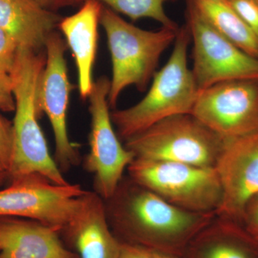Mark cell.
<instances>
[{
    "mask_svg": "<svg viewBox=\"0 0 258 258\" xmlns=\"http://www.w3.org/2000/svg\"><path fill=\"white\" fill-rule=\"evenodd\" d=\"M103 200L108 225L120 242L181 257L217 214L177 208L128 176Z\"/></svg>",
    "mask_w": 258,
    "mask_h": 258,
    "instance_id": "cell-1",
    "label": "cell"
},
{
    "mask_svg": "<svg viewBox=\"0 0 258 258\" xmlns=\"http://www.w3.org/2000/svg\"><path fill=\"white\" fill-rule=\"evenodd\" d=\"M45 52H34L18 49L13 71L15 101L13 120L15 151L8 179L38 174L55 183L64 185V179L53 158L50 156L37 113V86L45 67Z\"/></svg>",
    "mask_w": 258,
    "mask_h": 258,
    "instance_id": "cell-2",
    "label": "cell"
},
{
    "mask_svg": "<svg viewBox=\"0 0 258 258\" xmlns=\"http://www.w3.org/2000/svg\"><path fill=\"white\" fill-rule=\"evenodd\" d=\"M190 41L187 26L179 28L169 60L154 74L143 99L130 108L111 112L118 138L124 142L168 117L191 114L199 90L188 66Z\"/></svg>",
    "mask_w": 258,
    "mask_h": 258,
    "instance_id": "cell-3",
    "label": "cell"
},
{
    "mask_svg": "<svg viewBox=\"0 0 258 258\" xmlns=\"http://www.w3.org/2000/svg\"><path fill=\"white\" fill-rule=\"evenodd\" d=\"M100 24L111 53L112 78L108 101L114 109L120 95L128 86L144 92L156 74L161 56L175 41L178 30L163 28L149 31L120 18L103 6Z\"/></svg>",
    "mask_w": 258,
    "mask_h": 258,
    "instance_id": "cell-4",
    "label": "cell"
},
{
    "mask_svg": "<svg viewBox=\"0 0 258 258\" xmlns=\"http://www.w3.org/2000/svg\"><path fill=\"white\" fill-rule=\"evenodd\" d=\"M225 139L191 114L157 122L124 141L135 159L215 168Z\"/></svg>",
    "mask_w": 258,
    "mask_h": 258,
    "instance_id": "cell-5",
    "label": "cell"
},
{
    "mask_svg": "<svg viewBox=\"0 0 258 258\" xmlns=\"http://www.w3.org/2000/svg\"><path fill=\"white\" fill-rule=\"evenodd\" d=\"M126 170L131 179L177 208L217 213L221 205L222 185L215 168L134 159Z\"/></svg>",
    "mask_w": 258,
    "mask_h": 258,
    "instance_id": "cell-6",
    "label": "cell"
},
{
    "mask_svg": "<svg viewBox=\"0 0 258 258\" xmlns=\"http://www.w3.org/2000/svg\"><path fill=\"white\" fill-rule=\"evenodd\" d=\"M186 26L193 42L194 79L200 91L225 81L258 80V59L222 36L187 0Z\"/></svg>",
    "mask_w": 258,
    "mask_h": 258,
    "instance_id": "cell-7",
    "label": "cell"
},
{
    "mask_svg": "<svg viewBox=\"0 0 258 258\" xmlns=\"http://www.w3.org/2000/svg\"><path fill=\"white\" fill-rule=\"evenodd\" d=\"M0 189V217L35 220L60 232L81 205L87 190L81 185H60L38 174L11 180Z\"/></svg>",
    "mask_w": 258,
    "mask_h": 258,
    "instance_id": "cell-8",
    "label": "cell"
},
{
    "mask_svg": "<svg viewBox=\"0 0 258 258\" xmlns=\"http://www.w3.org/2000/svg\"><path fill=\"white\" fill-rule=\"evenodd\" d=\"M110 80L105 76L93 83L89 100L91 114L90 150L83 161L85 170L92 174L93 191L103 200L109 198L135 159L120 143L112 123L108 97Z\"/></svg>",
    "mask_w": 258,
    "mask_h": 258,
    "instance_id": "cell-9",
    "label": "cell"
},
{
    "mask_svg": "<svg viewBox=\"0 0 258 258\" xmlns=\"http://www.w3.org/2000/svg\"><path fill=\"white\" fill-rule=\"evenodd\" d=\"M68 45L57 32L47 39L46 56L36 93L37 113L39 118L47 115L55 139L54 160L60 170L68 172L81 163L77 148L70 141L67 128L70 94L72 86L68 74L66 55Z\"/></svg>",
    "mask_w": 258,
    "mask_h": 258,
    "instance_id": "cell-10",
    "label": "cell"
},
{
    "mask_svg": "<svg viewBox=\"0 0 258 258\" xmlns=\"http://www.w3.org/2000/svg\"><path fill=\"white\" fill-rule=\"evenodd\" d=\"M191 114L225 139L258 134V80H234L200 91Z\"/></svg>",
    "mask_w": 258,
    "mask_h": 258,
    "instance_id": "cell-11",
    "label": "cell"
},
{
    "mask_svg": "<svg viewBox=\"0 0 258 258\" xmlns=\"http://www.w3.org/2000/svg\"><path fill=\"white\" fill-rule=\"evenodd\" d=\"M215 169L222 189L217 215L240 223L244 209L258 193V134L225 139Z\"/></svg>",
    "mask_w": 258,
    "mask_h": 258,
    "instance_id": "cell-12",
    "label": "cell"
},
{
    "mask_svg": "<svg viewBox=\"0 0 258 258\" xmlns=\"http://www.w3.org/2000/svg\"><path fill=\"white\" fill-rule=\"evenodd\" d=\"M61 240L78 258H118L121 242L107 220L104 200L94 191L83 195L74 216L60 231Z\"/></svg>",
    "mask_w": 258,
    "mask_h": 258,
    "instance_id": "cell-13",
    "label": "cell"
},
{
    "mask_svg": "<svg viewBox=\"0 0 258 258\" xmlns=\"http://www.w3.org/2000/svg\"><path fill=\"white\" fill-rule=\"evenodd\" d=\"M0 258H78L60 232L35 220L0 217Z\"/></svg>",
    "mask_w": 258,
    "mask_h": 258,
    "instance_id": "cell-14",
    "label": "cell"
},
{
    "mask_svg": "<svg viewBox=\"0 0 258 258\" xmlns=\"http://www.w3.org/2000/svg\"><path fill=\"white\" fill-rule=\"evenodd\" d=\"M103 5L96 0H86L81 9L62 18L58 25L76 62L80 95L88 99L92 91L93 70L98 48V25Z\"/></svg>",
    "mask_w": 258,
    "mask_h": 258,
    "instance_id": "cell-15",
    "label": "cell"
},
{
    "mask_svg": "<svg viewBox=\"0 0 258 258\" xmlns=\"http://www.w3.org/2000/svg\"><path fill=\"white\" fill-rule=\"evenodd\" d=\"M62 18L35 0H0V28L18 49L40 52Z\"/></svg>",
    "mask_w": 258,
    "mask_h": 258,
    "instance_id": "cell-16",
    "label": "cell"
},
{
    "mask_svg": "<svg viewBox=\"0 0 258 258\" xmlns=\"http://www.w3.org/2000/svg\"><path fill=\"white\" fill-rule=\"evenodd\" d=\"M184 258H258V243L240 222L219 216L191 240Z\"/></svg>",
    "mask_w": 258,
    "mask_h": 258,
    "instance_id": "cell-17",
    "label": "cell"
},
{
    "mask_svg": "<svg viewBox=\"0 0 258 258\" xmlns=\"http://www.w3.org/2000/svg\"><path fill=\"white\" fill-rule=\"evenodd\" d=\"M204 18L227 40L258 59V35L227 3L192 0Z\"/></svg>",
    "mask_w": 258,
    "mask_h": 258,
    "instance_id": "cell-18",
    "label": "cell"
},
{
    "mask_svg": "<svg viewBox=\"0 0 258 258\" xmlns=\"http://www.w3.org/2000/svg\"><path fill=\"white\" fill-rule=\"evenodd\" d=\"M86 0H62L61 7L84 3ZM106 5L115 13L126 15L136 21L143 18H150L161 24L163 28L178 30L177 24L171 20L164 10V5L170 0H96Z\"/></svg>",
    "mask_w": 258,
    "mask_h": 258,
    "instance_id": "cell-19",
    "label": "cell"
},
{
    "mask_svg": "<svg viewBox=\"0 0 258 258\" xmlns=\"http://www.w3.org/2000/svg\"><path fill=\"white\" fill-rule=\"evenodd\" d=\"M15 151L13 122L0 114V172L8 174Z\"/></svg>",
    "mask_w": 258,
    "mask_h": 258,
    "instance_id": "cell-20",
    "label": "cell"
},
{
    "mask_svg": "<svg viewBox=\"0 0 258 258\" xmlns=\"http://www.w3.org/2000/svg\"><path fill=\"white\" fill-rule=\"evenodd\" d=\"M227 4L258 35V0H227Z\"/></svg>",
    "mask_w": 258,
    "mask_h": 258,
    "instance_id": "cell-21",
    "label": "cell"
},
{
    "mask_svg": "<svg viewBox=\"0 0 258 258\" xmlns=\"http://www.w3.org/2000/svg\"><path fill=\"white\" fill-rule=\"evenodd\" d=\"M18 47L14 40L0 28V70L10 73L14 67Z\"/></svg>",
    "mask_w": 258,
    "mask_h": 258,
    "instance_id": "cell-22",
    "label": "cell"
},
{
    "mask_svg": "<svg viewBox=\"0 0 258 258\" xmlns=\"http://www.w3.org/2000/svg\"><path fill=\"white\" fill-rule=\"evenodd\" d=\"M13 81L9 73L0 70V111H15Z\"/></svg>",
    "mask_w": 258,
    "mask_h": 258,
    "instance_id": "cell-23",
    "label": "cell"
},
{
    "mask_svg": "<svg viewBox=\"0 0 258 258\" xmlns=\"http://www.w3.org/2000/svg\"><path fill=\"white\" fill-rule=\"evenodd\" d=\"M240 224L247 233L258 243V193L251 199L244 209Z\"/></svg>",
    "mask_w": 258,
    "mask_h": 258,
    "instance_id": "cell-24",
    "label": "cell"
},
{
    "mask_svg": "<svg viewBox=\"0 0 258 258\" xmlns=\"http://www.w3.org/2000/svg\"><path fill=\"white\" fill-rule=\"evenodd\" d=\"M118 258H154L152 249L137 244L121 242Z\"/></svg>",
    "mask_w": 258,
    "mask_h": 258,
    "instance_id": "cell-25",
    "label": "cell"
},
{
    "mask_svg": "<svg viewBox=\"0 0 258 258\" xmlns=\"http://www.w3.org/2000/svg\"><path fill=\"white\" fill-rule=\"evenodd\" d=\"M39 4L41 5L44 8L47 9L61 7L62 0H35Z\"/></svg>",
    "mask_w": 258,
    "mask_h": 258,
    "instance_id": "cell-26",
    "label": "cell"
},
{
    "mask_svg": "<svg viewBox=\"0 0 258 258\" xmlns=\"http://www.w3.org/2000/svg\"><path fill=\"white\" fill-rule=\"evenodd\" d=\"M153 257L154 258H184V257H181V256L157 252V251H153Z\"/></svg>",
    "mask_w": 258,
    "mask_h": 258,
    "instance_id": "cell-27",
    "label": "cell"
},
{
    "mask_svg": "<svg viewBox=\"0 0 258 258\" xmlns=\"http://www.w3.org/2000/svg\"><path fill=\"white\" fill-rule=\"evenodd\" d=\"M7 179H8V174L0 172V187L3 186Z\"/></svg>",
    "mask_w": 258,
    "mask_h": 258,
    "instance_id": "cell-28",
    "label": "cell"
},
{
    "mask_svg": "<svg viewBox=\"0 0 258 258\" xmlns=\"http://www.w3.org/2000/svg\"><path fill=\"white\" fill-rule=\"evenodd\" d=\"M212 1H215V2H220V3H227V0H212Z\"/></svg>",
    "mask_w": 258,
    "mask_h": 258,
    "instance_id": "cell-29",
    "label": "cell"
}]
</instances>
